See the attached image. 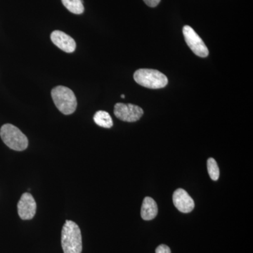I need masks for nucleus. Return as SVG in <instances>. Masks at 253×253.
<instances>
[{
	"label": "nucleus",
	"mask_w": 253,
	"mask_h": 253,
	"mask_svg": "<svg viewBox=\"0 0 253 253\" xmlns=\"http://www.w3.org/2000/svg\"><path fill=\"white\" fill-rule=\"evenodd\" d=\"M51 40L55 45L65 52L72 53L76 49V43L74 39L62 31L52 32Z\"/></svg>",
	"instance_id": "nucleus-9"
},
{
	"label": "nucleus",
	"mask_w": 253,
	"mask_h": 253,
	"mask_svg": "<svg viewBox=\"0 0 253 253\" xmlns=\"http://www.w3.org/2000/svg\"><path fill=\"white\" fill-rule=\"evenodd\" d=\"M156 253H171L170 249L166 245H161L156 250Z\"/></svg>",
	"instance_id": "nucleus-14"
},
{
	"label": "nucleus",
	"mask_w": 253,
	"mask_h": 253,
	"mask_svg": "<svg viewBox=\"0 0 253 253\" xmlns=\"http://www.w3.org/2000/svg\"><path fill=\"white\" fill-rule=\"evenodd\" d=\"M173 203L178 211L183 213H189L194 210V200L182 189L176 190L173 194Z\"/></svg>",
	"instance_id": "nucleus-8"
},
{
	"label": "nucleus",
	"mask_w": 253,
	"mask_h": 253,
	"mask_svg": "<svg viewBox=\"0 0 253 253\" xmlns=\"http://www.w3.org/2000/svg\"><path fill=\"white\" fill-rule=\"evenodd\" d=\"M134 79L137 84L149 89H161L167 85L168 78L157 70L139 69L134 73Z\"/></svg>",
	"instance_id": "nucleus-4"
},
{
	"label": "nucleus",
	"mask_w": 253,
	"mask_h": 253,
	"mask_svg": "<svg viewBox=\"0 0 253 253\" xmlns=\"http://www.w3.org/2000/svg\"><path fill=\"white\" fill-rule=\"evenodd\" d=\"M94 121L97 126L107 129L112 127L113 126L112 118L109 113L104 111H99L95 113Z\"/></svg>",
	"instance_id": "nucleus-11"
},
{
	"label": "nucleus",
	"mask_w": 253,
	"mask_h": 253,
	"mask_svg": "<svg viewBox=\"0 0 253 253\" xmlns=\"http://www.w3.org/2000/svg\"><path fill=\"white\" fill-rule=\"evenodd\" d=\"M121 98H123V99H124V98H125V95H124V94H122V95H121Z\"/></svg>",
	"instance_id": "nucleus-16"
},
{
	"label": "nucleus",
	"mask_w": 253,
	"mask_h": 253,
	"mask_svg": "<svg viewBox=\"0 0 253 253\" xmlns=\"http://www.w3.org/2000/svg\"><path fill=\"white\" fill-rule=\"evenodd\" d=\"M208 171L210 177L213 181H217L219 177V169L217 162L212 158H210L207 163Z\"/></svg>",
	"instance_id": "nucleus-13"
},
{
	"label": "nucleus",
	"mask_w": 253,
	"mask_h": 253,
	"mask_svg": "<svg viewBox=\"0 0 253 253\" xmlns=\"http://www.w3.org/2000/svg\"><path fill=\"white\" fill-rule=\"evenodd\" d=\"M143 1L150 7H156L161 2V0H143Z\"/></svg>",
	"instance_id": "nucleus-15"
},
{
	"label": "nucleus",
	"mask_w": 253,
	"mask_h": 253,
	"mask_svg": "<svg viewBox=\"0 0 253 253\" xmlns=\"http://www.w3.org/2000/svg\"><path fill=\"white\" fill-rule=\"evenodd\" d=\"M65 7L75 14H81L84 12V6L82 0H61Z\"/></svg>",
	"instance_id": "nucleus-12"
},
{
	"label": "nucleus",
	"mask_w": 253,
	"mask_h": 253,
	"mask_svg": "<svg viewBox=\"0 0 253 253\" xmlns=\"http://www.w3.org/2000/svg\"><path fill=\"white\" fill-rule=\"evenodd\" d=\"M182 31L186 44L193 52L200 57H207L209 50L196 31L189 26H184Z\"/></svg>",
	"instance_id": "nucleus-5"
},
{
	"label": "nucleus",
	"mask_w": 253,
	"mask_h": 253,
	"mask_svg": "<svg viewBox=\"0 0 253 253\" xmlns=\"http://www.w3.org/2000/svg\"><path fill=\"white\" fill-rule=\"evenodd\" d=\"M0 136L5 144L14 151H22L27 149V136L11 124H5L0 129Z\"/></svg>",
	"instance_id": "nucleus-3"
},
{
	"label": "nucleus",
	"mask_w": 253,
	"mask_h": 253,
	"mask_svg": "<svg viewBox=\"0 0 253 253\" xmlns=\"http://www.w3.org/2000/svg\"><path fill=\"white\" fill-rule=\"evenodd\" d=\"M61 246L64 253H81L83 241L81 229L76 222L66 220L61 231Z\"/></svg>",
	"instance_id": "nucleus-1"
},
{
	"label": "nucleus",
	"mask_w": 253,
	"mask_h": 253,
	"mask_svg": "<svg viewBox=\"0 0 253 253\" xmlns=\"http://www.w3.org/2000/svg\"><path fill=\"white\" fill-rule=\"evenodd\" d=\"M51 97L60 112L71 115L77 108V99L73 91L64 86H57L51 90Z\"/></svg>",
	"instance_id": "nucleus-2"
},
{
	"label": "nucleus",
	"mask_w": 253,
	"mask_h": 253,
	"mask_svg": "<svg viewBox=\"0 0 253 253\" xmlns=\"http://www.w3.org/2000/svg\"><path fill=\"white\" fill-rule=\"evenodd\" d=\"M158 206L152 198L146 197L141 206V215L146 221L152 220L157 216Z\"/></svg>",
	"instance_id": "nucleus-10"
},
{
	"label": "nucleus",
	"mask_w": 253,
	"mask_h": 253,
	"mask_svg": "<svg viewBox=\"0 0 253 253\" xmlns=\"http://www.w3.org/2000/svg\"><path fill=\"white\" fill-rule=\"evenodd\" d=\"M18 213L23 220H29L36 215L37 204L30 193H24L18 203Z\"/></svg>",
	"instance_id": "nucleus-7"
},
{
	"label": "nucleus",
	"mask_w": 253,
	"mask_h": 253,
	"mask_svg": "<svg viewBox=\"0 0 253 253\" xmlns=\"http://www.w3.org/2000/svg\"><path fill=\"white\" fill-rule=\"evenodd\" d=\"M114 114L121 121L133 123L140 119L144 114V111L135 105L118 103L115 105Z\"/></svg>",
	"instance_id": "nucleus-6"
}]
</instances>
